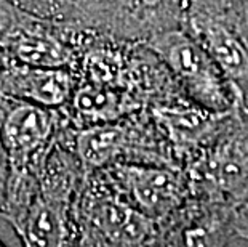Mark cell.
I'll return each instance as SVG.
<instances>
[{
  "instance_id": "1",
  "label": "cell",
  "mask_w": 248,
  "mask_h": 247,
  "mask_svg": "<svg viewBox=\"0 0 248 247\" xmlns=\"http://www.w3.org/2000/svg\"><path fill=\"white\" fill-rule=\"evenodd\" d=\"M83 178L85 170L61 130L35 177L8 185L0 217L23 247H71L72 209Z\"/></svg>"
},
{
  "instance_id": "2",
  "label": "cell",
  "mask_w": 248,
  "mask_h": 247,
  "mask_svg": "<svg viewBox=\"0 0 248 247\" xmlns=\"http://www.w3.org/2000/svg\"><path fill=\"white\" fill-rule=\"evenodd\" d=\"M72 228V247H152L159 222L131 206L99 169L85 173Z\"/></svg>"
},
{
  "instance_id": "3",
  "label": "cell",
  "mask_w": 248,
  "mask_h": 247,
  "mask_svg": "<svg viewBox=\"0 0 248 247\" xmlns=\"http://www.w3.org/2000/svg\"><path fill=\"white\" fill-rule=\"evenodd\" d=\"M64 138L85 173L119 162L178 167L149 109H142L115 122L85 129H72L67 125Z\"/></svg>"
},
{
  "instance_id": "4",
  "label": "cell",
  "mask_w": 248,
  "mask_h": 247,
  "mask_svg": "<svg viewBox=\"0 0 248 247\" xmlns=\"http://www.w3.org/2000/svg\"><path fill=\"white\" fill-rule=\"evenodd\" d=\"M192 198L239 207L248 201V113L232 111L184 167Z\"/></svg>"
},
{
  "instance_id": "5",
  "label": "cell",
  "mask_w": 248,
  "mask_h": 247,
  "mask_svg": "<svg viewBox=\"0 0 248 247\" xmlns=\"http://www.w3.org/2000/svg\"><path fill=\"white\" fill-rule=\"evenodd\" d=\"M146 45L160 58L181 92L195 104L218 114L242 108L237 92L221 67L187 31H167Z\"/></svg>"
},
{
  "instance_id": "6",
  "label": "cell",
  "mask_w": 248,
  "mask_h": 247,
  "mask_svg": "<svg viewBox=\"0 0 248 247\" xmlns=\"http://www.w3.org/2000/svg\"><path fill=\"white\" fill-rule=\"evenodd\" d=\"M189 0H74L71 19L120 40L146 44L183 26Z\"/></svg>"
},
{
  "instance_id": "7",
  "label": "cell",
  "mask_w": 248,
  "mask_h": 247,
  "mask_svg": "<svg viewBox=\"0 0 248 247\" xmlns=\"http://www.w3.org/2000/svg\"><path fill=\"white\" fill-rule=\"evenodd\" d=\"M92 29L74 19H48L12 5L3 56L39 67H74Z\"/></svg>"
},
{
  "instance_id": "8",
  "label": "cell",
  "mask_w": 248,
  "mask_h": 247,
  "mask_svg": "<svg viewBox=\"0 0 248 247\" xmlns=\"http://www.w3.org/2000/svg\"><path fill=\"white\" fill-rule=\"evenodd\" d=\"M66 125L61 108L0 95V141L8 157L10 178L35 175Z\"/></svg>"
},
{
  "instance_id": "9",
  "label": "cell",
  "mask_w": 248,
  "mask_h": 247,
  "mask_svg": "<svg viewBox=\"0 0 248 247\" xmlns=\"http://www.w3.org/2000/svg\"><path fill=\"white\" fill-rule=\"evenodd\" d=\"M103 170L131 206L155 222L171 217L192 198L187 173L178 167L119 162Z\"/></svg>"
},
{
  "instance_id": "10",
  "label": "cell",
  "mask_w": 248,
  "mask_h": 247,
  "mask_svg": "<svg viewBox=\"0 0 248 247\" xmlns=\"http://www.w3.org/2000/svg\"><path fill=\"white\" fill-rule=\"evenodd\" d=\"M147 109L170 146L179 169H184L191 162L232 113H212L191 101L184 93L157 101Z\"/></svg>"
},
{
  "instance_id": "11",
  "label": "cell",
  "mask_w": 248,
  "mask_h": 247,
  "mask_svg": "<svg viewBox=\"0 0 248 247\" xmlns=\"http://www.w3.org/2000/svg\"><path fill=\"white\" fill-rule=\"evenodd\" d=\"M234 207L226 204L191 198L165 220L152 247H228L235 238Z\"/></svg>"
},
{
  "instance_id": "12",
  "label": "cell",
  "mask_w": 248,
  "mask_h": 247,
  "mask_svg": "<svg viewBox=\"0 0 248 247\" xmlns=\"http://www.w3.org/2000/svg\"><path fill=\"white\" fill-rule=\"evenodd\" d=\"M221 67L248 113V42L215 13L187 3L183 26Z\"/></svg>"
},
{
  "instance_id": "13",
  "label": "cell",
  "mask_w": 248,
  "mask_h": 247,
  "mask_svg": "<svg viewBox=\"0 0 248 247\" xmlns=\"http://www.w3.org/2000/svg\"><path fill=\"white\" fill-rule=\"evenodd\" d=\"M76 87L71 67H39L2 58L0 95L46 108H64Z\"/></svg>"
},
{
  "instance_id": "14",
  "label": "cell",
  "mask_w": 248,
  "mask_h": 247,
  "mask_svg": "<svg viewBox=\"0 0 248 247\" xmlns=\"http://www.w3.org/2000/svg\"><path fill=\"white\" fill-rule=\"evenodd\" d=\"M231 24L248 42V0H189Z\"/></svg>"
},
{
  "instance_id": "15",
  "label": "cell",
  "mask_w": 248,
  "mask_h": 247,
  "mask_svg": "<svg viewBox=\"0 0 248 247\" xmlns=\"http://www.w3.org/2000/svg\"><path fill=\"white\" fill-rule=\"evenodd\" d=\"M26 13L48 19H71L74 0H7Z\"/></svg>"
},
{
  "instance_id": "16",
  "label": "cell",
  "mask_w": 248,
  "mask_h": 247,
  "mask_svg": "<svg viewBox=\"0 0 248 247\" xmlns=\"http://www.w3.org/2000/svg\"><path fill=\"white\" fill-rule=\"evenodd\" d=\"M234 234L235 238L248 241V201L234 210Z\"/></svg>"
},
{
  "instance_id": "17",
  "label": "cell",
  "mask_w": 248,
  "mask_h": 247,
  "mask_svg": "<svg viewBox=\"0 0 248 247\" xmlns=\"http://www.w3.org/2000/svg\"><path fill=\"white\" fill-rule=\"evenodd\" d=\"M8 180H10V164H8L7 152H5L2 141H0V212H2L5 199H7Z\"/></svg>"
},
{
  "instance_id": "18",
  "label": "cell",
  "mask_w": 248,
  "mask_h": 247,
  "mask_svg": "<svg viewBox=\"0 0 248 247\" xmlns=\"http://www.w3.org/2000/svg\"><path fill=\"white\" fill-rule=\"evenodd\" d=\"M0 247H7V246H5V244L2 243V241H0Z\"/></svg>"
},
{
  "instance_id": "19",
  "label": "cell",
  "mask_w": 248,
  "mask_h": 247,
  "mask_svg": "<svg viewBox=\"0 0 248 247\" xmlns=\"http://www.w3.org/2000/svg\"><path fill=\"white\" fill-rule=\"evenodd\" d=\"M71 247H72V246H71Z\"/></svg>"
}]
</instances>
